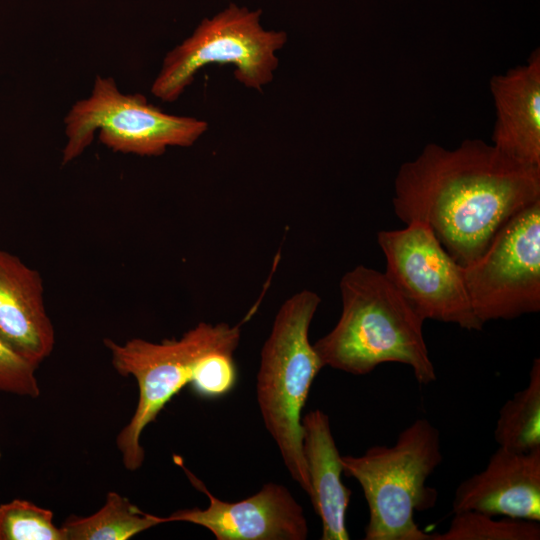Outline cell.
<instances>
[{"label":"cell","instance_id":"cell-1","mask_svg":"<svg viewBox=\"0 0 540 540\" xmlns=\"http://www.w3.org/2000/svg\"><path fill=\"white\" fill-rule=\"evenodd\" d=\"M538 200L540 167L515 161L480 139H466L454 149L429 143L403 163L392 203L400 220L426 224L465 266L510 218Z\"/></svg>","mask_w":540,"mask_h":540},{"label":"cell","instance_id":"cell-2","mask_svg":"<svg viewBox=\"0 0 540 540\" xmlns=\"http://www.w3.org/2000/svg\"><path fill=\"white\" fill-rule=\"evenodd\" d=\"M341 315L313 347L324 367L366 375L382 363L411 368L420 385L436 380L423 323L384 272L358 265L341 278Z\"/></svg>","mask_w":540,"mask_h":540},{"label":"cell","instance_id":"cell-3","mask_svg":"<svg viewBox=\"0 0 540 540\" xmlns=\"http://www.w3.org/2000/svg\"><path fill=\"white\" fill-rule=\"evenodd\" d=\"M319 295L302 290L277 311L261 352L256 396L261 418L292 479L309 496L310 481L302 447V410L312 383L324 367L309 341Z\"/></svg>","mask_w":540,"mask_h":540},{"label":"cell","instance_id":"cell-4","mask_svg":"<svg viewBox=\"0 0 540 540\" xmlns=\"http://www.w3.org/2000/svg\"><path fill=\"white\" fill-rule=\"evenodd\" d=\"M442 461L441 433L426 418L414 420L391 446L341 455L343 473L359 483L368 505L365 540H430L414 513L435 504L437 492L426 482Z\"/></svg>","mask_w":540,"mask_h":540},{"label":"cell","instance_id":"cell-5","mask_svg":"<svg viewBox=\"0 0 540 540\" xmlns=\"http://www.w3.org/2000/svg\"><path fill=\"white\" fill-rule=\"evenodd\" d=\"M240 338L239 325L200 322L179 339L151 342L135 338L124 344L104 341L115 370L124 377L133 376L139 388L135 412L116 438L126 469L135 471L142 466L145 452L140 440L144 429L190 384L200 358L215 349H237Z\"/></svg>","mask_w":540,"mask_h":540},{"label":"cell","instance_id":"cell-6","mask_svg":"<svg viewBox=\"0 0 540 540\" xmlns=\"http://www.w3.org/2000/svg\"><path fill=\"white\" fill-rule=\"evenodd\" d=\"M260 15L259 10L230 4L212 18L203 19L188 38L167 53L152 84V94L165 102L176 101L198 70L211 63L234 65L238 82L262 91L273 80L279 64L276 51L286 44L287 34L265 30Z\"/></svg>","mask_w":540,"mask_h":540},{"label":"cell","instance_id":"cell-7","mask_svg":"<svg viewBox=\"0 0 540 540\" xmlns=\"http://www.w3.org/2000/svg\"><path fill=\"white\" fill-rule=\"evenodd\" d=\"M207 129L204 120L167 114L141 94H123L112 78L97 76L91 94L65 117L62 164L80 156L97 131L113 151L159 156L171 146H192Z\"/></svg>","mask_w":540,"mask_h":540},{"label":"cell","instance_id":"cell-8","mask_svg":"<svg viewBox=\"0 0 540 540\" xmlns=\"http://www.w3.org/2000/svg\"><path fill=\"white\" fill-rule=\"evenodd\" d=\"M462 274L483 325L539 312L540 200L510 218Z\"/></svg>","mask_w":540,"mask_h":540},{"label":"cell","instance_id":"cell-9","mask_svg":"<svg viewBox=\"0 0 540 540\" xmlns=\"http://www.w3.org/2000/svg\"><path fill=\"white\" fill-rule=\"evenodd\" d=\"M406 225L377 234L386 259V277L424 320L481 330L483 324L472 308L462 266L426 224L414 221Z\"/></svg>","mask_w":540,"mask_h":540},{"label":"cell","instance_id":"cell-10","mask_svg":"<svg viewBox=\"0 0 540 540\" xmlns=\"http://www.w3.org/2000/svg\"><path fill=\"white\" fill-rule=\"evenodd\" d=\"M195 488L209 499L206 509L173 512L167 522L183 521L208 529L217 540H305L309 528L303 507L281 484L269 482L254 495L237 502L214 496L183 465Z\"/></svg>","mask_w":540,"mask_h":540},{"label":"cell","instance_id":"cell-11","mask_svg":"<svg viewBox=\"0 0 540 540\" xmlns=\"http://www.w3.org/2000/svg\"><path fill=\"white\" fill-rule=\"evenodd\" d=\"M452 511L540 521V448L517 452L498 446L483 470L457 486Z\"/></svg>","mask_w":540,"mask_h":540},{"label":"cell","instance_id":"cell-12","mask_svg":"<svg viewBox=\"0 0 540 540\" xmlns=\"http://www.w3.org/2000/svg\"><path fill=\"white\" fill-rule=\"evenodd\" d=\"M0 338L37 366L55 344L39 272L4 250H0Z\"/></svg>","mask_w":540,"mask_h":540},{"label":"cell","instance_id":"cell-13","mask_svg":"<svg viewBox=\"0 0 540 540\" xmlns=\"http://www.w3.org/2000/svg\"><path fill=\"white\" fill-rule=\"evenodd\" d=\"M492 145L520 163L540 167V52L525 64L494 75Z\"/></svg>","mask_w":540,"mask_h":540},{"label":"cell","instance_id":"cell-14","mask_svg":"<svg viewBox=\"0 0 540 540\" xmlns=\"http://www.w3.org/2000/svg\"><path fill=\"white\" fill-rule=\"evenodd\" d=\"M302 447L310 481L309 498L322 522L321 540H348L346 511L351 490L342 482L341 455L329 416L321 409L301 419Z\"/></svg>","mask_w":540,"mask_h":540},{"label":"cell","instance_id":"cell-15","mask_svg":"<svg viewBox=\"0 0 540 540\" xmlns=\"http://www.w3.org/2000/svg\"><path fill=\"white\" fill-rule=\"evenodd\" d=\"M166 517L146 513L117 492H109L103 507L87 517L71 516L62 528L67 540H127Z\"/></svg>","mask_w":540,"mask_h":540},{"label":"cell","instance_id":"cell-16","mask_svg":"<svg viewBox=\"0 0 540 540\" xmlns=\"http://www.w3.org/2000/svg\"><path fill=\"white\" fill-rule=\"evenodd\" d=\"M499 447L527 452L540 448V359L533 360L525 388L501 407L494 429Z\"/></svg>","mask_w":540,"mask_h":540},{"label":"cell","instance_id":"cell-17","mask_svg":"<svg viewBox=\"0 0 540 540\" xmlns=\"http://www.w3.org/2000/svg\"><path fill=\"white\" fill-rule=\"evenodd\" d=\"M539 521L505 517L494 519L477 511L454 513L448 529L430 540H539Z\"/></svg>","mask_w":540,"mask_h":540},{"label":"cell","instance_id":"cell-18","mask_svg":"<svg viewBox=\"0 0 540 540\" xmlns=\"http://www.w3.org/2000/svg\"><path fill=\"white\" fill-rule=\"evenodd\" d=\"M0 540H67L53 523V512L29 501L15 499L0 505Z\"/></svg>","mask_w":540,"mask_h":540},{"label":"cell","instance_id":"cell-19","mask_svg":"<svg viewBox=\"0 0 540 540\" xmlns=\"http://www.w3.org/2000/svg\"><path fill=\"white\" fill-rule=\"evenodd\" d=\"M233 348H220L203 355L198 361L191 385L203 398H216L230 392L237 381Z\"/></svg>","mask_w":540,"mask_h":540},{"label":"cell","instance_id":"cell-20","mask_svg":"<svg viewBox=\"0 0 540 540\" xmlns=\"http://www.w3.org/2000/svg\"><path fill=\"white\" fill-rule=\"evenodd\" d=\"M37 367L0 338V392L38 397Z\"/></svg>","mask_w":540,"mask_h":540},{"label":"cell","instance_id":"cell-21","mask_svg":"<svg viewBox=\"0 0 540 540\" xmlns=\"http://www.w3.org/2000/svg\"><path fill=\"white\" fill-rule=\"evenodd\" d=\"M0 457H1V453H0Z\"/></svg>","mask_w":540,"mask_h":540}]
</instances>
